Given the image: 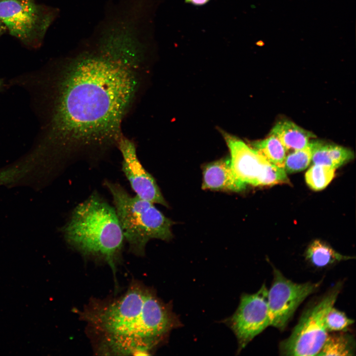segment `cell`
<instances>
[{"mask_svg":"<svg viewBox=\"0 0 356 356\" xmlns=\"http://www.w3.org/2000/svg\"><path fill=\"white\" fill-rule=\"evenodd\" d=\"M144 60L128 47L103 40L44 75L40 156L55 162L95 158L117 147L123 120L138 97Z\"/></svg>","mask_w":356,"mask_h":356,"instance_id":"obj_1","label":"cell"},{"mask_svg":"<svg viewBox=\"0 0 356 356\" xmlns=\"http://www.w3.org/2000/svg\"><path fill=\"white\" fill-rule=\"evenodd\" d=\"M118 30H120V29H118ZM123 31H124V30H123ZM126 32H127V31H126ZM131 34H133V35H134V34H132V33H131ZM133 36H134V35H133ZM134 36H135V35H134Z\"/></svg>","mask_w":356,"mask_h":356,"instance_id":"obj_24","label":"cell"},{"mask_svg":"<svg viewBox=\"0 0 356 356\" xmlns=\"http://www.w3.org/2000/svg\"><path fill=\"white\" fill-rule=\"evenodd\" d=\"M335 170L326 166L313 164L305 174L306 181L312 189L321 190L333 179Z\"/></svg>","mask_w":356,"mask_h":356,"instance_id":"obj_16","label":"cell"},{"mask_svg":"<svg viewBox=\"0 0 356 356\" xmlns=\"http://www.w3.org/2000/svg\"><path fill=\"white\" fill-rule=\"evenodd\" d=\"M122 156V171L138 197L168 206L154 178L142 166L133 140L122 134L117 144Z\"/></svg>","mask_w":356,"mask_h":356,"instance_id":"obj_9","label":"cell"},{"mask_svg":"<svg viewBox=\"0 0 356 356\" xmlns=\"http://www.w3.org/2000/svg\"><path fill=\"white\" fill-rule=\"evenodd\" d=\"M254 149L268 162L284 168L287 150L274 135L269 134L265 139L253 143Z\"/></svg>","mask_w":356,"mask_h":356,"instance_id":"obj_15","label":"cell"},{"mask_svg":"<svg viewBox=\"0 0 356 356\" xmlns=\"http://www.w3.org/2000/svg\"><path fill=\"white\" fill-rule=\"evenodd\" d=\"M203 189L239 192L246 186L233 173L230 158L207 164L203 169Z\"/></svg>","mask_w":356,"mask_h":356,"instance_id":"obj_11","label":"cell"},{"mask_svg":"<svg viewBox=\"0 0 356 356\" xmlns=\"http://www.w3.org/2000/svg\"><path fill=\"white\" fill-rule=\"evenodd\" d=\"M225 138L230 153L231 166L236 177L246 185H260L269 162L235 137L226 134Z\"/></svg>","mask_w":356,"mask_h":356,"instance_id":"obj_10","label":"cell"},{"mask_svg":"<svg viewBox=\"0 0 356 356\" xmlns=\"http://www.w3.org/2000/svg\"><path fill=\"white\" fill-rule=\"evenodd\" d=\"M311 161L312 153L309 144L305 148L293 151L286 155L284 169L286 172H298L306 169Z\"/></svg>","mask_w":356,"mask_h":356,"instance_id":"obj_17","label":"cell"},{"mask_svg":"<svg viewBox=\"0 0 356 356\" xmlns=\"http://www.w3.org/2000/svg\"><path fill=\"white\" fill-rule=\"evenodd\" d=\"M269 134L276 136L287 151L305 148L309 145L310 139L315 137L312 132L287 120L276 123Z\"/></svg>","mask_w":356,"mask_h":356,"instance_id":"obj_12","label":"cell"},{"mask_svg":"<svg viewBox=\"0 0 356 356\" xmlns=\"http://www.w3.org/2000/svg\"><path fill=\"white\" fill-rule=\"evenodd\" d=\"M355 352V342L352 336L346 334H328L316 356H354Z\"/></svg>","mask_w":356,"mask_h":356,"instance_id":"obj_14","label":"cell"},{"mask_svg":"<svg viewBox=\"0 0 356 356\" xmlns=\"http://www.w3.org/2000/svg\"><path fill=\"white\" fill-rule=\"evenodd\" d=\"M80 313L106 354L147 355L179 324L170 307L136 281L119 297L94 301Z\"/></svg>","mask_w":356,"mask_h":356,"instance_id":"obj_2","label":"cell"},{"mask_svg":"<svg viewBox=\"0 0 356 356\" xmlns=\"http://www.w3.org/2000/svg\"><path fill=\"white\" fill-rule=\"evenodd\" d=\"M354 322V320L349 318L344 312L333 307L325 318V326L328 332L346 331Z\"/></svg>","mask_w":356,"mask_h":356,"instance_id":"obj_18","label":"cell"},{"mask_svg":"<svg viewBox=\"0 0 356 356\" xmlns=\"http://www.w3.org/2000/svg\"><path fill=\"white\" fill-rule=\"evenodd\" d=\"M56 12L34 0H0V21L25 44L37 47L54 20Z\"/></svg>","mask_w":356,"mask_h":356,"instance_id":"obj_6","label":"cell"},{"mask_svg":"<svg viewBox=\"0 0 356 356\" xmlns=\"http://www.w3.org/2000/svg\"><path fill=\"white\" fill-rule=\"evenodd\" d=\"M105 185L112 196L125 240L132 253L142 256L150 239L172 237L173 222L153 203L131 196L118 183L106 180Z\"/></svg>","mask_w":356,"mask_h":356,"instance_id":"obj_4","label":"cell"},{"mask_svg":"<svg viewBox=\"0 0 356 356\" xmlns=\"http://www.w3.org/2000/svg\"><path fill=\"white\" fill-rule=\"evenodd\" d=\"M337 284L307 308L290 335L281 342L280 354L286 356H316L328 335L325 318L334 306L341 289Z\"/></svg>","mask_w":356,"mask_h":356,"instance_id":"obj_5","label":"cell"},{"mask_svg":"<svg viewBox=\"0 0 356 356\" xmlns=\"http://www.w3.org/2000/svg\"><path fill=\"white\" fill-rule=\"evenodd\" d=\"M63 233L72 248L105 262L115 276L125 238L115 208L98 194L92 193L75 207Z\"/></svg>","mask_w":356,"mask_h":356,"instance_id":"obj_3","label":"cell"},{"mask_svg":"<svg viewBox=\"0 0 356 356\" xmlns=\"http://www.w3.org/2000/svg\"><path fill=\"white\" fill-rule=\"evenodd\" d=\"M5 29V27L0 21V36L2 34Z\"/></svg>","mask_w":356,"mask_h":356,"instance_id":"obj_21","label":"cell"},{"mask_svg":"<svg viewBox=\"0 0 356 356\" xmlns=\"http://www.w3.org/2000/svg\"><path fill=\"white\" fill-rule=\"evenodd\" d=\"M227 321L237 338L239 353L269 326L266 284L255 293L243 294L236 311Z\"/></svg>","mask_w":356,"mask_h":356,"instance_id":"obj_8","label":"cell"},{"mask_svg":"<svg viewBox=\"0 0 356 356\" xmlns=\"http://www.w3.org/2000/svg\"><path fill=\"white\" fill-rule=\"evenodd\" d=\"M256 45L260 46H263L265 45V42L262 40H260L256 43Z\"/></svg>","mask_w":356,"mask_h":356,"instance_id":"obj_22","label":"cell"},{"mask_svg":"<svg viewBox=\"0 0 356 356\" xmlns=\"http://www.w3.org/2000/svg\"><path fill=\"white\" fill-rule=\"evenodd\" d=\"M273 282L268 290L269 326L284 329L300 305L318 288L319 283H297L273 269Z\"/></svg>","mask_w":356,"mask_h":356,"instance_id":"obj_7","label":"cell"},{"mask_svg":"<svg viewBox=\"0 0 356 356\" xmlns=\"http://www.w3.org/2000/svg\"><path fill=\"white\" fill-rule=\"evenodd\" d=\"M2 84V82L1 80L0 79V88L1 87Z\"/></svg>","mask_w":356,"mask_h":356,"instance_id":"obj_23","label":"cell"},{"mask_svg":"<svg viewBox=\"0 0 356 356\" xmlns=\"http://www.w3.org/2000/svg\"><path fill=\"white\" fill-rule=\"evenodd\" d=\"M210 1V0H184L185 3L191 4L196 6L204 5Z\"/></svg>","mask_w":356,"mask_h":356,"instance_id":"obj_20","label":"cell"},{"mask_svg":"<svg viewBox=\"0 0 356 356\" xmlns=\"http://www.w3.org/2000/svg\"><path fill=\"white\" fill-rule=\"evenodd\" d=\"M327 152L333 168L335 169L352 160L354 157L352 151L346 147L336 144L327 143Z\"/></svg>","mask_w":356,"mask_h":356,"instance_id":"obj_19","label":"cell"},{"mask_svg":"<svg viewBox=\"0 0 356 356\" xmlns=\"http://www.w3.org/2000/svg\"><path fill=\"white\" fill-rule=\"evenodd\" d=\"M306 260L313 266L323 268L342 261L353 259L336 251L330 245L319 240L313 241L305 253Z\"/></svg>","mask_w":356,"mask_h":356,"instance_id":"obj_13","label":"cell"}]
</instances>
